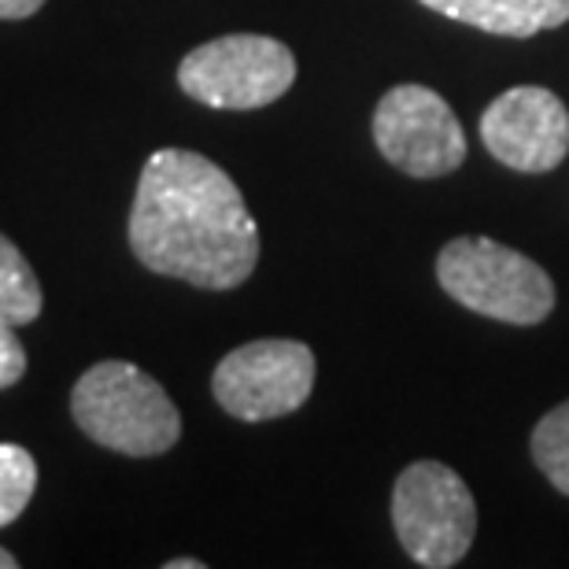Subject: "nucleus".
<instances>
[{
	"mask_svg": "<svg viewBox=\"0 0 569 569\" xmlns=\"http://www.w3.org/2000/svg\"><path fill=\"white\" fill-rule=\"evenodd\" d=\"M27 378V348L16 333V326L0 315V389H11Z\"/></svg>",
	"mask_w": 569,
	"mask_h": 569,
	"instance_id": "ddd939ff",
	"label": "nucleus"
},
{
	"mask_svg": "<svg viewBox=\"0 0 569 569\" xmlns=\"http://www.w3.org/2000/svg\"><path fill=\"white\" fill-rule=\"evenodd\" d=\"M41 281L33 274L30 259L19 252V244L11 237L0 233V315L11 326H30L41 315Z\"/></svg>",
	"mask_w": 569,
	"mask_h": 569,
	"instance_id": "9d476101",
	"label": "nucleus"
},
{
	"mask_svg": "<svg viewBox=\"0 0 569 569\" xmlns=\"http://www.w3.org/2000/svg\"><path fill=\"white\" fill-rule=\"evenodd\" d=\"M71 418L93 443L130 459H156L181 437V415L163 385L122 359L97 362L74 381Z\"/></svg>",
	"mask_w": 569,
	"mask_h": 569,
	"instance_id": "f03ea898",
	"label": "nucleus"
},
{
	"mask_svg": "<svg viewBox=\"0 0 569 569\" xmlns=\"http://www.w3.org/2000/svg\"><path fill=\"white\" fill-rule=\"evenodd\" d=\"M532 459L540 473L562 496H569V400L543 415L540 426L532 429Z\"/></svg>",
	"mask_w": 569,
	"mask_h": 569,
	"instance_id": "f8f14e48",
	"label": "nucleus"
},
{
	"mask_svg": "<svg viewBox=\"0 0 569 569\" xmlns=\"http://www.w3.org/2000/svg\"><path fill=\"white\" fill-rule=\"evenodd\" d=\"M16 566H19V559H16V555L0 548V569H16Z\"/></svg>",
	"mask_w": 569,
	"mask_h": 569,
	"instance_id": "dca6fc26",
	"label": "nucleus"
},
{
	"mask_svg": "<svg viewBox=\"0 0 569 569\" xmlns=\"http://www.w3.org/2000/svg\"><path fill=\"white\" fill-rule=\"evenodd\" d=\"M392 526L418 566H459L477 537L473 492L451 466L411 462L392 488Z\"/></svg>",
	"mask_w": 569,
	"mask_h": 569,
	"instance_id": "39448f33",
	"label": "nucleus"
},
{
	"mask_svg": "<svg viewBox=\"0 0 569 569\" xmlns=\"http://www.w3.org/2000/svg\"><path fill=\"white\" fill-rule=\"evenodd\" d=\"M481 141L503 167L548 174L569 156V111L551 89L515 86L481 111Z\"/></svg>",
	"mask_w": 569,
	"mask_h": 569,
	"instance_id": "6e6552de",
	"label": "nucleus"
},
{
	"mask_svg": "<svg viewBox=\"0 0 569 569\" xmlns=\"http://www.w3.org/2000/svg\"><path fill=\"white\" fill-rule=\"evenodd\" d=\"M437 281L466 311L496 322L540 326L555 311V281L548 270L492 237H455L443 244Z\"/></svg>",
	"mask_w": 569,
	"mask_h": 569,
	"instance_id": "7ed1b4c3",
	"label": "nucleus"
},
{
	"mask_svg": "<svg viewBox=\"0 0 569 569\" xmlns=\"http://www.w3.org/2000/svg\"><path fill=\"white\" fill-rule=\"evenodd\" d=\"M38 492V462L22 443H0V529L16 526Z\"/></svg>",
	"mask_w": 569,
	"mask_h": 569,
	"instance_id": "9b49d317",
	"label": "nucleus"
},
{
	"mask_svg": "<svg viewBox=\"0 0 569 569\" xmlns=\"http://www.w3.org/2000/svg\"><path fill=\"white\" fill-rule=\"evenodd\" d=\"M418 4L448 16L451 22L521 41L569 22V0H418Z\"/></svg>",
	"mask_w": 569,
	"mask_h": 569,
	"instance_id": "1a4fd4ad",
	"label": "nucleus"
},
{
	"mask_svg": "<svg viewBox=\"0 0 569 569\" xmlns=\"http://www.w3.org/2000/svg\"><path fill=\"white\" fill-rule=\"evenodd\" d=\"M315 351L303 340H248L211 373L214 403L241 422H274L311 400Z\"/></svg>",
	"mask_w": 569,
	"mask_h": 569,
	"instance_id": "423d86ee",
	"label": "nucleus"
},
{
	"mask_svg": "<svg viewBox=\"0 0 569 569\" xmlns=\"http://www.w3.org/2000/svg\"><path fill=\"white\" fill-rule=\"evenodd\" d=\"M373 144L411 178H443L466 163V133L429 86H392L373 111Z\"/></svg>",
	"mask_w": 569,
	"mask_h": 569,
	"instance_id": "0eeeda50",
	"label": "nucleus"
},
{
	"mask_svg": "<svg viewBox=\"0 0 569 569\" xmlns=\"http://www.w3.org/2000/svg\"><path fill=\"white\" fill-rule=\"evenodd\" d=\"M127 237L144 270L211 292L244 284L259 263V230L237 181L189 148L144 159Z\"/></svg>",
	"mask_w": 569,
	"mask_h": 569,
	"instance_id": "f257e3e1",
	"label": "nucleus"
},
{
	"mask_svg": "<svg viewBox=\"0 0 569 569\" xmlns=\"http://www.w3.org/2000/svg\"><path fill=\"white\" fill-rule=\"evenodd\" d=\"M296 82V56L267 33H226L203 41L178 63L181 93L214 111H256Z\"/></svg>",
	"mask_w": 569,
	"mask_h": 569,
	"instance_id": "20e7f679",
	"label": "nucleus"
},
{
	"mask_svg": "<svg viewBox=\"0 0 569 569\" xmlns=\"http://www.w3.org/2000/svg\"><path fill=\"white\" fill-rule=\"evenodd\" d=\"M41 8H44V0H0V19H4V22H19V19L38 16Z\"/></svg>",
	"mask_w": 569,
	"mask_h": 569,
	"instance_id": "4468645a",
	"label": "nucleus"
},
{
	"mask_svg": "<svg viewBox=\"0 0 569 569\" xmlns=\"http://www.w3.org/2000/svg\"><path fill=\"white\" fill-rule=\"evenodd\" d=\"M167 569H203V562L200 559H170Z\"/></svg>",
	"mask_w": 569,
	"mask_h": 569,
	"instance_id": "2eb2a0df",
	"label": "nucleus"
}]
</instances>
